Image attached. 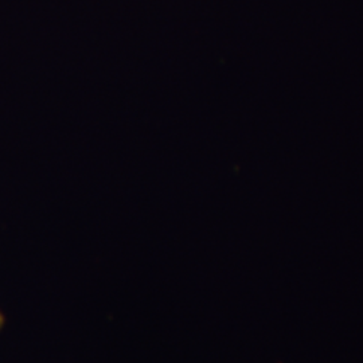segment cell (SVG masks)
<instances>
[{"instance_id": "1", "label": "cell", "mask_w": 363, "mask_h": 363, "mask_svg": "<svg viewBox=\"0 0 363 363\" xmlns=\"http://www.w3.org/2000/svg\"><path fill=\"white\" fill-rule=\"evenodd\" d=\"M3 325H4V316H3V313L0 312V330H1Z\"/></svg>"}]
</instances>
